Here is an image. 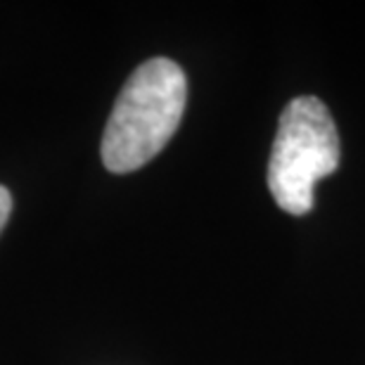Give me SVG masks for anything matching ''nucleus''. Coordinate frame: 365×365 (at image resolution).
Instances as JSON below:
<instances>
[{
	"label": "nucleus",
	"instance_id": "f257e3e1",
	"mask_svg": "<svg viewBox=\"0 0 365 365\" xmlns=\"http://www.w3.org/2000/svg\"><path fill=\"white\" fill-rule=\"evenodd\" d=\"M187 78L176 62L155 57L138 67L121 88L102 135V164L130 173L166 148L185 112Z\"/></svg>",
	"mask_w": 365,
	"mask_h": 365
},
{
	"label": "nucleus",
	"instance_id": "f03ea898",
	"mask_svg": "<svg viewBox=\"0 0 365 365\" xmlns=\"http://www.w3.org/2000/svg\"><path fill=\"white\" fill-rule=\"evenodd\" d=\"M339 133L323 102L294 98L282 109L268 162V187L282 211L304 216L313 209V185L337 171Z\"/></svg>",
	"mask_w": 365,
	"mask_h": 365
},
{
	"label": "nucleus",
	"instance_id": "7ed1b4c3",
	"mask_svg": "<svg viewBox=\"0 0 365 365\" xmlns=\"http://www.w3.org/2000/svg\"><path fill=\"white\" fill-rule=\"evenodd\" d=\"M10 214H12V195L5 185H0V232H3Z\"/></svg>",
	"mask_w": 365,
	"mask_h": 365
}]
</instances>
